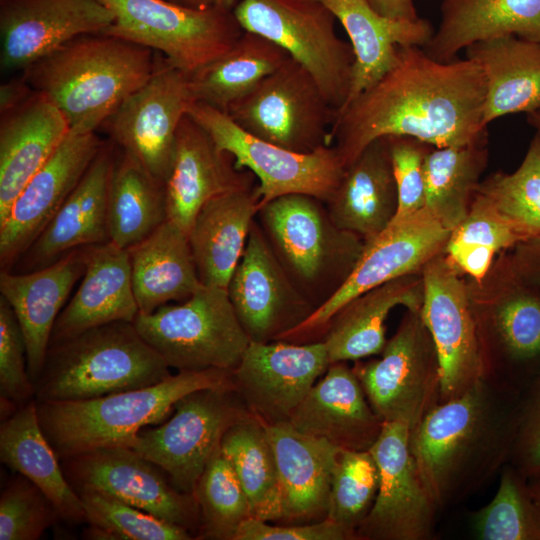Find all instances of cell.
Instances as JSON below:
<instances>
[{
  "label": "cell",
  "mask_w": 540,
  "mask_h": 540,
  "mask_svg": "<svg viewBox=\"0 0 540 540\" xmlns=\"http://www.w3.org/2000/svg\"><path fill=\"white\" fill-rule=\"evenodd\" d=\"M378 487L379 470L371 452L342 449L333 472L327 518L356 533Z\"/></svg>",
  "instance_id": "obj_48"
},
{
  "label": "cell",
  "mask_w": 540,
  "mask_h": 540,
  "mask_svg": "<svg viewBox=\"0 0 540 540\" xmlns=\"http://www.w3.org/2000/svg\"><path fill=\"white\" fill-rule=\"evenodd\" d=\"M377 13L393 19L416 20L419 18L413 0H366Z\"/></svg>",
  "instance_id": "obj_56"
},
{
  "label": "cell",
  "mask_w": 540,
  "mask_h": 540,
  "mask_svg": "<svg viewBox=\"0 0 540 540\" xmlns=\"http://www.w3.org/2000/svg\"><path fill=\"white\" fill-rule=\"evenodd\" d=\"M166 220L164 186L122 151L116 156L109 185V241L129 249Z\"/></svg>",
  "instance_id": "obj_39"
},
{
  "label": "cell",
  "mask_w": 540,
  "mask_h": 540,
  "mask_svg": "<svg viewBox=\"0 0 540 540\" xmlns=\"http://www.w3.org/2000/svg\"><path fill=\"white\" fill-rule=\"evenodd\" d=\"M320 1L342 24L354 53L350 88L340 110L396 64L399 46L424 48L435 30L427 19L420 17L416 20L385 17L374 11L366 0Z\"/></svg>",
  "instance_id": "obj_30"
},
{
  "label": "cell",
  "mask_w": 540,
  "mask_h": 540,
  "mask_svg": "<svg viewBox=\"0 0 540 540\" xmlns=\"http://www.w3.org/2000/svg\"><path fill=\"white\" fill-rule=\"evenodd\" d=\"M493 320L500 343L510 358L529 362L540 358V287L526 280L510 255L496 263Z\"/></svg>",
  "instance_id": "obj_42"
},
{
  "label": "cell",
  "mask_w": 540,
  "mask_h": 540,
  "mask_svg": "<svg viewBox=\"0 0 540 540\" xmlns=\"http://www.w3.org/2000/svg\"><path fill=\"white\" fill-rule=\"evenodd\" d=\"M514 460L517 470L525 477L540 476V372L518 414Z\"/></svg>",
  "instance_id": "obj_53"
},
{
  "label": "cell",
  "mask_w": 540,
  "mask_h": 540,
  "mask_svg": "<svg viewBox=\"0 0 540 540\" xmlns=\"http://www.w3.org/2000/svg\"><path fill=\"white\" fill-rule=\"evenodd\" d=\"M33 91L22 76L3 83L0 87V114L20 105Z\"/></svg>",
  "instance_id": "obj_55"
},
{
  "label": "cell",
  "mask_w": 540,
  "mask_h": 540,
  "mask_svg": "<svg viewBox=\"0 0 540 540\" xmlns=\"http://www.w3.org/2000/svg\"><path fill=\"white\" fill-rule=\"evenodd\" d=\"M194 496L200 514L197 539L234 540L239 526L252 517L247 495L221 447L208 461Z\"/></svg>",
  "instance_id": "obj_45"
},
{
  "label": "cell",
  "mask_w": 540,
  "mask_h": 540,
  "mask_svg": "<svg viewBox=\"0 0 540 540\" xmlns=\"http://www.w3.org/2000/svg\"><path fill=\"white\" fill-rule=\"evenodd\" d=\"M0 222L29 180L70 132L58 107L34 90L20 105L0 114Z\"/></svg>",
  "instance_id": "obj_28"
},
{
  "label": "cell",
  "mask_w": 540,
  "mask_h": 540,
  "mask_svg": "<svg viewBox=\"0 0 540 540\" xmlns=\"http://www.w3.org/2000/svg\"><path fill=\"white\" fill-rule=\"evenodd\" d=\"M257 183L254 174L238 169L234 158L217 147L187 114L177 130L173 159L164 184L167 220L187 235L205 203Z\"/></svg>",
  "instance_id": "obj_22"
},
{
  "label": "cell",
  "mask_w": 540,
  "mask_h": 540,
  "mask_svg": "<svg viewBox=\"0 0 540 540\" xmlns=\"http://www.w3.org/2000/svg\"><path fill=\"white\" fill-rule=\"evenodd\" d=\"M410 426L384 422L370 448L379 470L373 506L356 530L357 539L422 540L431 535L434 506L409 446Z\"/></svg>",
  "instance_id": "obj_17"
},
{
  "label": "cell",
  "mask_w": 540,
  "mask_h": 540,
  "mask_svg": "<svg viewBox=\"0 0 540 540\" xmlns=\"http://www.w3.org/2000/svg\"><path fill=\"white\" fill-rule=\"evenodd\" d=\"M422 274L405 275L368 290L342 306L330 320L324 342L330 364L381 354L386 345L385 321L393 308L420 310Z\"/></svg>",
  "instance_id": "obj_33"
},
{
  "label": "cell",
  "mask_w": 540,
  "mask_h": 540,
  "mask_svg": "<svg viewBox=\"0 0 540 540\" xmlns=\"http://www.w3.org/2000/svg\"><path fill=\"white\" fill-rule=\"evenodd\" d=\"M465 51L484 76L485 127L508 114L540 109V43L508 35L478 41Z\"/></svg>",
  "instance_id": "obj_35"
},
{
  "label": "cell",
  "mask_w": 540,
  "mask_h": 540,
  "mask_svg": "<svg viewBox=\"0 0 540 540\" xmlns=\"http://www.w3.org/2000/svg\"><path fill=\"white\" fill-rule=\"evenodd\" d=\"M233 13L244 31L285 50L315 78L337 111L350 88L354 53L341 39L336 17L320 0H236Z\"/></svg>",
  "instance_id": "obj_8"
},
{
  "label": "cell",
  "mask_w": 540,
  "mask_h": 540,
  "mask_svg": "<svg viewBox=\"0 0 540 540\" xmlns=\"http://www.w3.org/2000/svg\"><path fill=\"white\" fill-rule=\"evenodd\" d=\"M226 290L252 342L280 340L316 310L283 269L256 218Z\"/></svg>",
  "instance_id": "obj_19"
},
{
  "label": "cell",
  "mask_w": 540,
  "mask_h": 540,
  "mask_svg": "<svg viewBox=\"0 0 540 540\" xmlns=\"http://www.w3.org/2000/svg\"><path fill=\"white\" fill-rule=\"evenodd\" d=\"M522 238L540 237V131L536 130L526 154L511 173L496 172L476 190Z\"/></svg>",
  "instance_id": "obj_44"
},
{
  "label": "cell",
  "mask_w": 540,
  "mask_h": 540,
  "mask_svg": "<svg viewBox=\"0 0 540 540\" xmlns=\"http://www.w3.org/2000/svg\"><path fill=\"white\" fill-rule=\"evenodd\" d=\"M257 183L220 194L197 213L188 241L202 285L226 289L259 210Z\"/></svg>",
  "instance_id": "obj_32"
},
{
  "label": "cell",
  "mask_w": 540,
  "mask_h": 540,
  "mask_svg": "<svg viewBox=\"0 0 540 540\" xmlns=\"http://www.w3.org/2000/svg\"><path fill=\"white\" fill-rule=\"evenodd\" d=\"M484 411L481 383L436 404L410 430V451L422 482L437 505L479 435Z\"/></svg>",
  "instance_id": "obj_27"
},
{
  "label": "cell",
  "mask_w": 540,
  "mask_h": 540,
  "mask_svg": "<svg viewBox=\"0 0 540 540\" xmlns=\"http://www.w3.org/2000/svg\"><path fill=\"white\" fill-rule=\"evenodd\" d=\"M485 81L468 58L440 62L422 47L399 46L396 64L336 113L331 145L346 168L372 141L408 136L433 147L463 146L488 136Z\"/></svg>",
  "instance_id": "obj_1"
},
{
  "label": "cell",
  "mask_w": 540,
  "mask_h": 540,
  "mask_svg": "<svg viewBox=\"0 0 540 540\" xmlns=\"http://www.w3.org/2000/svg\"><path fill=\"white\" fill-rule=\"evenodd\" d=\"M87 249H75L38 270L0 272V296L11 306L21 327L33 385L41 373L54 324L85 272Z\"/></svg>",
  "instance_id": "obj_24"
},
{
  "label": "cell",
  "mask_w": 540,
  "mask_h": 540,
  "mask_svg": "<svg viewBox=\"0 0 540 540\" xmlns=\"http://www.w3.org/2000/svg\"><path fill=\"white\" fill-rule=\"evenodd\" d=\"M264 426L278 472V523L307 524L326 519L333 472L342 449L298 431L289 422Z\"/></svg>",
  "instance_id": "obj_25"
},
{
  "label": "cell",
  "mask_w": 540,
  "mask_h": 540,
  "mask_svg": "<svg viewBox=\"0 0 540 540\" xmlns=\"http://www.w3.org/2000/svg\"><path fill=\"white\" fill-rule=\"evenodd\" d=\"M352 369L383 422L404 421L411 430L440 398L437 354L420 310H407L379 359Z\"/></svg>",
  "instance_id": "obj_12"
},
{
  "label": "cell",
  "mask_w": 540,
  "mask_h": 540,
  "mask_svg": "<svg viewBox=\"0 0 540 540\" xmlns=\"http://www.w3.org/2000/svg\"><path fill=\"white\" fill-rule=\"evenodd\" d=\"M234 1L236 0H189V5L200 8L220 5L230 6Z\"/></svg>",
  "instance_id": "obj_57"
},
{
  "label": "cell",
  "mask_w": 540,
  "mask_h": 540,
  "mask_svg": "<svg viewBox=\"0 0 540 540\" xmlns=\"http://www.w3.org/2000/svg\"><path fill=\"white\" fill-rule=\"evenodd\" d=\"M169 369L132 322H111L49 345L34 400L79 401L147 387Z\"/></svg>",
  "instance_id": "obj_4"
},
{
  "label": "cell",
  "mask_w": 540,
  "mask_h": 540,
  "mask_svg": "<svg viewBox=\"0 0 540 540\" xmlns=\"http://www.w3.org/2000/svg\"><path fill=\"white\" fill-rule=\"evenodd\" d=\"M60 516L50 499L22 475L11 478L0 496V540H37Z\"/></svg>",
  "instance_id": "obj_49"
},
{
  "label": "cell",
  "mask_w": 540,
  "mask_h": 540,
  "mask_svg": "<svg viewBox=\"0 0 540 540\" xmlns=\"http://www.w3.org/2000/svg\"><path fill=\"white\" fill-rule=\"evenodd\" d=\"M187 115L234 158L238 169L254 174L259 208L288 194L311 195L326 202L343 175L345 168L332 145L309 153L294 152L246 132L227 113L200 101L189 105Z\"/></svg>",
  "instance_id": "obj_10"
},
{
  "label": "cell",
  "mask_w": 540,
  "mask_h": 540,
  "mask_svg": "<svg viewBox=\"0 0 540 540\" xmlns=\"http://www.w3.org/2000/svg\"><path fill=\"white\" fill-rule=\"evenodd\" d=\"M89 527L86 539L97 540H191L192 533L146 511L93 489L76 490Z\"/></svg>",
  "instance_id": "obj_46"
},
{
  "label": "cell",
  "mask_w": 540,
  "mask_h": 540,
  "mask_svg": "<svg viewBox=\"0 0 540 540\" xmlns=\"http://www.w3.org/2000/svg\"><path fill=\"white\" fill-rule=\"evenodd\" d=\"M220 447L247 495L251 516L279 522L278 472L263 422L249 414L226 431Z\"/></svg>",
  "instance_id": "obj_41"
},
{
  "label": "cell",
  "mask_w": 540,
  "mask_h": 540,
  "mask_svg": "<svg viewBox=\"0 0 540 540\" xmlns=\"http://www.w3.org/2000/svg\"><path fill=\"white\" fill-rule=\"evenodd\" d=\"M115 159V144L105 141L78 185L16 261L17 273L46 267L75 249L109 242L107 203Z\"/></svg>",
  "instance_id": "obj_23"
},
{
  "label": "cell",
  "mask_w": 540,
  "mask_h": 540,
  "mask_svg": "<svg viewBox=\"0 0 540 540\" xmlns=\"http://www.w3.org/2000/svg\"><path fill=\"white\" fill-rule=\"evenodd\" d=\"M230 370L178 371L161 382L93 399L36 402L42 430L60 460L101 447L126 446L149 425H158L184 395L230 386Z\"/></svg>",
  "instance_id": "obj_3"
},
{
  "label": "cell",
  "mask_w": 540,
  "mask_h": 540,
  "mask_svg": "<svg viewBox=\"0 0 540 540\" xmlns=\"http://www.w3.org/2000/svg\"><path fill=\"white\" fill-rule=\"evenodd\" d=\"M138 313L128 249L110 241L88 246L80 285L60 312L50 344L103 324L133 323Z\"/></svg>",
  "instance_id": "obj_29"
},
{
  "label": "cell",
  "mask_w": 540,
  "mask_h": 540,
  "mask_svg": "<svg viewBox=\"0 0 540 540\" xmlns=\"http://www.w3.org/2000/svg\"><path fill=\"white\" fill-rule=\"evenodd\" d=\"M114 14L99 0H0V65L24 71L73 38L102 33Z\"/></svg>",
  "instance_id": "obj_21"
},
{
  "label": "cell",
  "mask_w": 540,
  "mask_h": 540,
  "mask_svg": "<svg viewBox=\"0 0 540 540\" xmlns=\"http://www.w3.org/2000/svg\"><path fill=\"white\" fill-rule=\"evenodd\" d=\"M525 477L506 471L492 501L475 518V529L484 540H540V507Z\"/></svg>",
  "instance_id": "obj_47"
},
{
  "label": "cell",
  "mask_w": 540,
  "mask_h": 540,
  "mask_svg": "<svg viewBox=\"0 0 540 540\" xmlns=\"http://www.w3.org/2000/svg\"><path fill=\"white\" fill-rule=\"evenodd\" d=\"M105 141L96 132H69L29 180L0 222V266L10 270L78 185Z\"/></svg>",
  "instance_id": "obj_20"
},
{
  "label": "cell",
  "mask_w": 540,
  "mask_h": 540,
  "mask_svg": "<svg viewBox=\"0 0 540 540\" xmlns=\"http://www.w3.org/2000/svg\"><path fill=\"white\" fill-rule=\"evenodd\" d=\"M330 365L323 341L250 342L231 372L234 389L266 425L289 422L296 407Z\"/></svg>",
  "instance_id": "obj_18"
},
{
  "label": "cell",
  "mask_w": 540,
  "mask_h": 540,
  "mask_svg": "<svg viewBox=\"0 0 540 540\" xmlns=\"http://www.w3.org/2000/svg\"><path fill=\"white\" fill-rule=\"evenodd\" d=\"M512 249L509 255L516 270L540 287V237L524 240Z\"/></svg>",
  "instance_id": "obj_54"
},
{
  "label": "cell",
  "mask_w": 540,
  "mask_h": 540,
  "mask_svg": "<svg viewBox=\"0 0 540 540\" xmlns=\"http://www.w3.org/2000/svg\"><path fill=\"white\" fill-rule=\"evenodd\" d=\"M289 58L271 40L244 31L228 51L188 76L191 94L194 101L227 112Z\"/></svg>",
  "instance_id": "obj_38"
},
{
  "label": "cell",
  "mask_w": 540,
  "mask_h": 540,
  "mask_svg": "<svg viewBox=\"0 0 540 540\" xmlns=\"http://www.w3.org/2000/svg\"><path fill=\"white\" fill-rule=\"evenodd\" d=\"M441 20L423 48L449 62L478 41L514 35L540 43V0H442Z\"/></svg>",
  "instance_id": "obj_34"
},
{
  "label": "cell",
  "mask_w": 540,
  "mask_h": 540,
  "mask_svg": "<svg viewBox=\"0 0 540 540\" xmlns=\"http://www.w3.org/2000/svg\"><path fill=\"white\" fill-rule=\"evenodd\" d=\"M450 231L425 207L392 221L365 242L363 252L343 286L312 315L280 340L303 344L321 341L335 313L358 295L393 279L420 274L436 255L444 252Z\"/></svg>",
  "instance_id": "obj_13"
},
{
  "label": "cell",
  "mask_w": 540,
  "mask_h": 540,
  "mask_svg": "<svg viewBox=\"0 0 540 540\" xmlns=\"http://www.w3.org/2000/svg\"><path fill=\"white\" fill-rule=\"evenodd\" d=\"M249 414L233 385L195 390L174 404L165 421L141 429L126 446L162 468L176 489L194 495L226 431Z\"/></svg>",
  "instance_id": "obj_9"
},
{
  "label": "cell",
  "mask_w": 540,
  "mask_h": 540,
  "mask_svg": "<svg viewBox=\"0 0 540 540\" xmlns=\"http://www.w3.org/2000/svg\"><path fill=\"white\" fill-rule=\"evenodd\" d=\"M527 116H532V117H535L537 119H540V109L537 112H535L533 114H530V115H527Z\"/></svg>",
  "instance_id": "obj_61"
},
{
  "label": "cell",
  "mask_w": 540,
  "mask_h": 540,
  "mask_svg": "<svg viewBox=\"0 0 540 540\" xmlns=\"http://www.w3.org/2000/svg\"><path fill=\"white\" fill-rule=\"evenodd\" d=\"M142 338L177 371L236 368L250 339L226 289L202 285L190 298L138 313Z\"/></svg>",
  "instance_id": "obj_7"
},
{
  "label": "cell",
  "mask_w": 540,
  "mask_h": 540,
  "mask_svg": "<svg viewBox=\"0 0 540 540\" xmlns=\"http://www.w3.org/2000/svg\"><path fill=\"white\" fill-rule=\"evenodd\" d=\"M387 137L398 193V207L392 221H398L425 206L424 163L433 146L408 136Z\"/></svg>",
  "instance_id": "obj_51"
},
{
  "label": "cell",
  "mask_w": 540,
  "mask_h": 540,
  "mask_svg": "<svg viewBox=\"0 0 540 540\" xmlns=\"http://www.w3.org/2000/svg\"><path fill=\"white\" fill-rule=\"evenodd\" d=\"M289 423L302 433L356 451L370 450L384 424L346 362L329 365L293 411Z\"/></svg>",
  "instance_id": "obj_26"
},
{
  "label": "cell",
  "mask_w": 540,
  "mask_h": 540,
  "mask_svg": "<svg viewBox=\"0 0 540 540\" xmlns=\"http://www.w3.org/2000/svg\"><path fill=\"white\" fill-rule=\"evenodd\" d=\"M0 459L39 487L57 509L60 519L74 524L86 521L82 501L42 430L35 400L1 421Z\"/></svg>",
  "instance_id": "obj_36"
},
{
  "label": "cell",
  "mask_w": 540,
  "mask_h": 540,
  "mask_svg": "<svg viewBox=\"0 0 540 540\" xmlns=\"http://www.w3.org/2000/svg\"><path fill=\"white\" fill-rule=\"evenodd\" d=\"M488 157V136L426 155L424 207L449 231L467 216Z\"/></svg>",
  "instance_id": "obj_40"
},
{
  "label": "cell",
  "mask_w": 540,
  "mask_h": 540,
  "mask_svg": "<svg viewBox=\"0 0 540 540\" xmlns=\"http://www.w3.org/2000/svg\"><path fill=\"white\" fill-rule=\"evenodd\" d=\"M225 113L246 132L299 153L330 146L336 116L312 74L291 57Z\"/></svg>",
  "instance_id": "obj_11"
},
{
  "label": "cell",
  "mask_w": 540,
  "mask_h": 540,
  "mask_svg": "<svg viewBox=\"0 0 540 540\" xmlns=\"http://www.w3.org/2000/svg\"><path fill=\"white\" fill-rule=\"evenodd\" d=\"M421 318L437 354L441 402L481 383L484 357L470 287L444 252L422 270Z\"/></svg>",
  "instance_id": "obj_14"
},
{
  "label": "cell",
  "mask_w": 540,
  "mask_h": 540,
  "mask_svg": "<svg viewBox=\"0 0 540 540\" xmlns=\"http://www.w3.org/2000/svg\"><path fill=\"white\" fill-rule=\"evenodd\" d=\"M356 533L328 518L307 524L270 525L254 517L238 528L234 540H352Z\"/></svg>",
  "instance_id": "obj_52"
},
{
  "label": "cell",
  "mask_w": 540,
  "mask_h": 540,
  "mask_svg": "<svg viewBox=\"0 0 540 540\" xmlns=\"http://www.w3.org/2000/svg\"><path fill=\"white\" fill-rule=\"evenodd\" d=\"M193 101L188 76L156 52L150 78L103 125L112 142L164 186L178 127Z\"/></svg>",
  "instance_id": "obj_15"
},
{
  "label": "cell",
  "mask_w": 540,
  "mask_h": 540,
  "mask_svg": "<svg viewBox=\"0 0 540 540\" xmlns=\"http://www.w3.org/2000/svg\"><path fill=\"white\" fill-rule=\"evenodd\" d=\"M527 121H528V123L530 125L535 127L536 130L540 131V119H537V118L532 117V116H527Z\"/></svg>",
  "instance_id": "obj_59"
},
{
  "label": "cell",
  "mask_w": 540,
  "mask_h": 540,
  "mask_svg": "<svg viewBox=\"0 0 540 540\" xmlns=\"http://www.w3.org/2000/svg\"><path fill=\"white\" fill-rule=\"evenodd\" d=\"M256 220L289 278L316 309L343 286L365 246L311 195L278 197L259 208Z\"/></svg>",
  "instance_id": "obj_5"
},
{
  "label": "cell",
  "mask_w": 540,
  "mask_h": 540,
  "mask_svg": "<svg viewBox=\"0 0 540 540\" xmlns=\"http://www.w3.org/2000/svg\"><path fill=\"white\" fill-rule=\"evenodd\" d=\"M522 241L487 199L476 192L467 216L450 231L444 253L462 274L479 283L492 268L496 254Z\"/></svg>",
  "instance_id": "obj_43"
},
{
  "label": "cell",
  "mask_w": 540,
  "mask_h": 540,
  "mask_svg": "<svg viewBox=\"0 0 540 540\" xmlns=\"http://www.w3.org/2000/svg\"><path fill=\"white\" fill-rule=\"evenodd\" d=\"M60 462L75 491L93 488L191 533L198 532L195 496L176 489L162 468L132 448L101 447Z\"/></svg>",
  "instance_id": "obj_16"
},
{
  "label": "cell",
  "mask_w": 540,
  "mask_h": 540,
  "mask_svg": "<svg viewBox=\"0 0 540 540\" xmlns=\"http://www.w3.org/2000/svg\"><path fill=\"white\" fill-rule=\"evenodd\" d=\"M128 252L139 313L183 302L202 286L188 235L169 220Z\"/></svg>",
  "instance_id": "obj_37"
},
{
  "label": "cell",
  "mask_w": 540,
  "mask_h": 540,
  "mask_svg": "<svg viewBox=\"0 0 540 540\" xmlns=\"http://www.w3.org/2000/svg\"><path fill=\"white\" fill-rule=\"evenodd\" d=\"M156 52L104 33L83 34L21 76L62 112L70 131L95 132L151 76Z\"/></svg>",
  "instance_id": "obj_2"
},
{
  "label": "cell",
  "mask_w": 540,
  "mask_h": 540,
  "mask_svg": "<svg viewBox=\"0 0 540 540\" xmlns=\"http://www.w3.org/2000/svg\"><path fill=\"white\" fill-rule=\"evenodd\" d=\"M530 492L540 507V476L532 478V482L529 484Z\"/></svg>",
  "instance_id": "obj_58"
},
{
  "label": "cell",
  "mask_w": 540,
  "mask_h": 540,
  "mask_svg": "<svg viewBox=\"0 0 540 540\" xmlns=\"http://www.w3.org/2000/svg\"><path fill=\"white\" fill-rule=\"evenodd\" d=\"M169 1H172V2H175V3H180V4L189 5V0H169ZM189 6H190V5H189Z\"/></svg>",
  "instance_id": "obj_60"
},
{
  "label": "cell",
  "mask_w": 540,
  "mask_h": 540,
  "mask_svg": "<svg viewBox=\"0 0 540 540\" xmlns=\"http://www.w3.org/2000/svg\"><path fill=\"white\" fill-rule=\"evenodd\" d=\"M34 400L27 369L26 344L18 320L0 296V407L1 419Z\"/></svg>",
  "instance_id": "obj_50"
},
{
  "label": "cell",
  "mask_w": 540,
  "mask_h": 540,
  "mask_svg": "<svg viewBox=\"0 0 540 540\" xmlns=\"http://www.w3.org/2000/svg\"><path fill=\"white\" fill-rule=\"evenodd\" d=\"M325 204L339 228L365 242L390 224L397 211L398 193L387 136L368 144L344 169Z\"/></svg>",
  "instance_id": "obj_31"
},
{
  "label": "cell",
  "mask_w": 540,
  "mask_h": 540,
  "mask_svg": "<svg viewBox=\"0 0 540 540\" xmlns=\"http://www.w3.org/2000/svg\"><path fill=\"white\" fill-rule=\"evenodd\" d=\"M114 14L102 33L162 54L187 76L214 61L244 30L226 5L193 7L169 0H99Z\"/></svg>",
  "instance_id": "obj_6"
}]
</instances>
